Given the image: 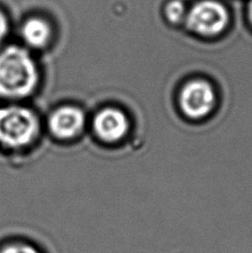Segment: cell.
<instances>
[{
    "instance_id": "cell-1",
    "label": "cell",
    "mask_w": 252,
    "mask_h": 253,
    "mask_svg": "<svg viewBox=\"0 0 252 253\" xmlns=\"http://www.w3.org/2000/svg\"><path fill=\"white\" fill-rule=\"evenodd\" d=\"M38 79L37 66L25 49L11 46L0 52V97L28 96Z\"/></svg>"
},
{
    "instance_id": "cell-2",
    "label": "cell",
    "mask_w": 252,
    "mask_h": 253,
    "mask_svg": "<svg viewBox=\"0 0 252 253\" xmlns=\"http://www.w3.org/2000/svg\"><path fill=\"white\" fill-rule=\"evenodd\" d=\"M39 123L33 111L24 107L0 108V143L8 148L29 146L37 137Z\"/></svg>"
},
{
    "instance_id": "cell-3",
    "label": "cell",
    "mask_w": 252,
    "mask_h": 253,
    "mask_svg": "<svg viewBox=\"0 0 252 253\" xmlns=\"http://www.w3.org/2000/svg\"><path fill=\"white\" fill-rule=\"evenodd\" d=\"M229 15L226 7L215 0H201L193 4L186 18L188 28L201 36H215L226 29Z\"/></svg>"
},
{
    "instance_id": "cell-4",
    "label": "cell",
    "mask_w": 252,
    "mask_h": 253,
    "mask_svg": "<svg viewBox=\"0 0 252 253\" xmlns=\"http://www.w3.org/2000/svg\"><path fill=\"white\" fill-rule=\"evenodd\" d=\"M214 106V89L206 80H192L180 92V108L190 119L205 118L212 111Z\"/></svg>"
},
{
    "instance_id": "cell-5",
    "label": "cell",
    "mask_w": 252,
    "mask_h": 253,
    "mask_svg": "<svg viewBox=\"0 0 252 253\" xmlns=\"http://www.w3.org/2000/svg\"><path fill=\"white\" fill-rule=\"evenodd\" d=\"M93 129L98 138L102 141L117 142L128 133L129 120L121 110L116 108H106L94 117Z\"/></svg>"
},
{
    "instance_id": "cell-6",
    "label": "cell",
    "mask_w": 252,
    "mask_h": 253,
    "mask_svg": "<svg viewBox=\"0 0 252 253\" xmlns=\"http://www.w3.org/2000/svg\"><path fill=\"white\" fill-rule=\"evenodd\" d=\"M84 126V112L73 106L58 108L49 118V128L58 139L67 140L78 135Z\"/></svg>"
},
{
    "instance_id": "cell-7",
    "label": "cell",
    "mask_w": 252,
    "mask_h": 253,
    "mask_svg": "<svg viewBox=\"0 0 252 253\" xmlns=\"http://www.w3.org/2000/svg\"><path fill=\"white\" fill-rule=\"evenodd\" d=\"M22 38L29 46L42 48L46 46L51 36L50 27L40 18H30L25 22L21 30Z\"/></svg>"
},
{
    "instance_id": "cell-8",
    "label": "cell",
    "mask_w": 252,
    "mask_h": 253,
    "mask_svg": "<svg viewBox=\"0 0 252 253\" xmlns=\"http://www.w3.org/2000/svg\"><path fill=\"white\" fill-rule=\"evenodd\" d=\"M166 16H167L168 20L170 22H173V24H179L182 20H186L187 12L183 2L180 1V0L170 1L166 7Z\"/></svg>"
},
{
    "instance_id": "cell-9",
    "label": "cell",
    "mask_w": 252,
    "mask_h": 253,
    "mask_svg": "<svg viewBox=\"0 0 252 253\" xmlns=\"http://www.w3.org/2000/svg\"><path fill=\"white\" fill-rule=\"evenodd\" d=\"M0 253H40L34 247L28 245H11L0 250Z\"/></svg>"
},
{
    "instance_id": "cell-10",
    "label": "cell",
    "mask_w": 252,
    "mask_h": 253,
    "mask_svg": "<svg viewBox=\"0 0 252 253\" xmlns=\"http://www.w3.org/2000/svg\"><path fill=\"white\" fill-rule=\"evenodd\" d=\"M8 31V22L6 17H4L3 13L0 11V42H2V39L6 37Z\"/></svg>"
},
{
    "instance_id": "cell-11",
    "label": "cell",
    "mask_w": 252,
    "mask_h": 253,
    "mask_svg": "<svg viewBox=\"0 0 252 253\" xmlns=\"http://www.w3.org/2000/svg\"><path fill=\"white\" fill-rule=\"evenodd\" d=\"M248 17H249V20L252 25V0L249 1V6H248Z\"/></svg>"
}]
</instances>
